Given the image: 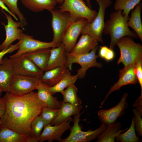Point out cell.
Segmentation results:
<instances>
[{"instance_id": "6da1fadb", "label": "cell", "mask_w": 142, "mask_h": 142, "mask_svg": "<svg viewBox=\"0 0 142 142\" xmlns=\"http://www.w3.org/2000/svg\"><path fill=\"white\" fill-rule=\"evenodd\" d=\"M3 98L5 109L0 125L30 136L32 123L40 115L45 104L33 91L21 95L6 92Z\"/></svg>"}, {"instance_id": "7a4b0ae2", "label": "cell", "mask_w": 142, "mask_h": 142, "mask_svg": "<svg viewBox=\"0 0 142 142\" xmlns=\"http://www.w3.org/2000/svg\"><path fill=\"white\" fill-rule=\"evenodd\" d=\"M120 10L112 12L109 19L105 22L103 33L109 35L111 38L109 48L113 50L117 42L122 37L128 36L135 39L139 38L134 31H131L128 25L129 17L123 15Z\"/></svg>"}, {"instance_id": "3957f363", "label": "cell", "mask_w": 142, "mask_h": 142, "mask_svg": "<svg viewBox=\"0 0 142 142\" xmlns=\"http://www.w3.org/2000/svg\"><path fill=\"white\" fill-rule=\"evenodd\" d=\"M120 52V56L117 63H121L124 67L134 63L137 59L142 56V45L134 42L132 38L123 37L116 42Z\"/></svg>"}, {"instance_id": "277c9868", "label": "cell", "mask_w": 142, "mask_h": 142, "mask_svg": "<svg viewBox=\"0 0 142 142\" xmlns=\"http://www.w3.org/2000/svg\"><path fill=\"white\" fill-rule=\"evenodd\" d=\"M99 8L97 15L93 21L87 23L84 26L81 34H88L103 44V31L105 22L104 19L107 8L112 4V0H97Z\"/></svg>"}, {"instance_id": "5b68a950", "label": "cell", "mask_w": 142, "mask_h": 142, "mask_svg": "<svg viewBox=\"0 0 142 142\" xmlns=\"http://www.w3.org/2000/svg\"><path fill=\"white\" fill-rule=\"evenodd\" d=\"M61 12H68L75 22L82 18L91 23L96 17L97 12L89 8L83 0H63L59 7Z\"/></svg>"}, {"instance_id": "8992f818", "label": "cell", "mask_w": 142, "mask_h": 142, "mask_svg": "<svg viewBox=\"0 0 142 142\" xmlns=\"http://www.w3.org/2000/svg\"><path fill=\"white\" fill-rule=\"evenodd\" d=\"M98 48V45L88 53L76 56L71 55L69 53L66 52L67 58L66 66L69 70H72L73 64L77 63L80 64L81 68L78 70L76 74L78 79L84 78L86 75L87 70L89 68L92 67L100 68L102 67V63L97 61L99 56L96 53Z\"/></svg>"}, {"instance_id": "52a82bcc", "label": "cell", "mask_w": 142, "mask_h": 142, "mask_svg": "<svg viewBox=\"0 0 142 142\" xmlns=\"http://www.w3.org/2000/svg\"><path fill=\"white\" fill-rule=\"evenodd\" d=\"M82 113L74 116L72 120L73 125L70 127V133L66 138L63 139L62 142H89L97 138L106 128L107 125L102 123L99 127L93 130L82 131L79 122Z\"/></svg>"}, {"instance_id": "ba28073f", "label": "cell", "mask_w": 142, "mask_h": 142, "mask_svg": "<svg viewBox=\"0 0 142 142\" xmlns=\"http://www.w3.org/2000/svg\"><path fill=\"white\" fill-rule=\"evenodd\" d=\"M40 81L36 77L13 75L6 92L17 95L26 94L36 89Z\"/></svg>"}, {"instance_id": "9c48e42d", "label": "cell", "mask_w": 142, "mask_h": 142, "mask_svg": "<svg viewBox=\"0 0 142 142\" xmlns=\"http://www.w3.org/2000/svg\"><path fill=\"white\" fill-rule=\"evenodd\" d=\"M50 12L52 16L51 23L53 36L52 41L59 45L67 29L72 22L75 21L68 12H61L57 9Z\"/></svg>"}, {"instance_id": "30bf717a", "label": "cell", "mask_w": 142, "mask_h": 142, "mask_svg": "<svg viewBox=\"0 0 142 142\" xmlns=\"http://www.w3.org/2000/svg\"><path fill=\"white\" fill-rule=\"evenodd\" d=\"M17 52L10 56V58L20 56L25 53L40 49L57 47L58 45L52 41L45 42L35 39L32 36L23 33L19 40Z\"/></svg>"}, {"instance_id": "8fae6325", "label": "cell", "mask_w": 142, "mask_h": 142, "mask_svg": "<svg viewBox=\"0 0 142 142\" xmlns=\"http://www.w3.org/2000/svg\"><path fill=\"white\" fill-rule=\"evenodd\" d=\"M10 59L13 66V75L29 76L39 78L44 73L25 54Z\"/></svg>"}, {"instance_id": "7c38bea8", "label": "cell", "mask_w": 142, "mask_h": 142, "mask_svg": "<svg viewBox=\"0 0 142 142\" xmlns=\"http://www.w3.org/2000/svg\"><path fill=\"white\" fill-rule=\"evenodd\" d=\"M128 95L124 94L118 103L115 106L109 109L101 110L98 111V116L100 121L107 125L116 122L118 118L125 113V110L129 106L127 101Z\"/></svg>"}, {"instance_id": "4fadbf2b", "label": "cell", "mask_w": 142, "mask_h": 142, "mask_svg": "<svg viewBox=\"0 0 142 142\" xmlns=\"http://www.w3.org/2000/svg\"><path fill=\"white\" fill-rule=\"evenodd\" d=\"M72 120L70 117L58 125L52 126L50 124L45 126L40 135L38 141H47L52 142L56 140L62 142V136L63 134L70 128V123Z\"/></svg>"}, {"instance_id": "5bb4252c", "label": "cell", "mask_w": 142, "mask_h": 142, "mask_svg": "<svg viewBox=\"0 0 142 142\" xmlns=\"http://www.w3.org/2000/svg\"><path fill=\"white\" fill-rule=\"evenodd\" d=\"M88 22L87 19L82 18L72 22L69 26L62 38L61 43L64 45L66 52L70 53L71 51L84 26Z\"/></svg>"}, {"instance_id": "9a60e30c", "label": "cell", "mask_w": 142, "mask_h": 142, "mask_svg": "<svg viewBox=\"0 0 142 142\" xmlns=\"http://www.w3.org/2000/svg\"><path fill=\"white\" fill-rule=\"evenodd\" d=\"M2 11L6 16L7 24L4 25L6 37L0 45V51L8 48L16 40H19L23 33V30L19 28L21 27L20 23L14 21L12 16L7 14L4 10L2 9Z\"/></svg>"}, {"instance_id": "2e32d148", "label": "cell", "mask_w": 142, "mask_h": 142, "mask_svg": "<svg viewBox=\"0 0 142 142\" xmlns=\"http://www.w3.org/2000/svg\"><path fill=\"white\" fill-rule=\"evenodd\" d=\"M135 66V63L124 67L123 69L119 70L118 80L110 88L105 98L101 103L100 108H102L108 96L113 92L119 90L123 86L137 83L138 80L134 71Z\"/></svg>"}, {"instance_id": "e0dca14e", "label": "cell", "mask_w": 142, "mask_h": 142, "mask_svg": "<svg viewBox=\"0 0 142 142\" xmlns=\"http://www.w3.org/2000/svg\"><path fill=\"white\" fill-rule=\"evenodd\" d=\"M51 48L45 71L57 67L66 66L67 63V58L66 52L62 43L57 47Z\"/></svg>"}, {"instance_id": "ac0fdd59", "label": "cell", "mask_w": 142, "mask_h": 142, "mask_svg": "<svg viewBox=\"0 0 142 142\" xmlns=\"http://www.w3.org/2000/svg\"><path fill=\"white\" fill-rule=\"evenodd\" d=\"M60 102L59 111L56 118L51 122V125H58L62 123L72 116L80 114L83 108L81 105H75L68 103Z\"/></svg>"}, {"instance_id": "d6986e66", "label": "cell", "mask_w": 142, "mask_h": 142, "mask_svg": "<svg viewBox=\"0 0 142 142\" xmlns=\"http://www.w3.org/2000/svg\"><path fill=\"white\" fill-rule=\"evenodd\" d=\"M79 40L71 51L72 55L76 56L88 53L98 45V42L90 35L82 34Z\"/></svg>"}, {"instance_id": "ffe728a7", "label": "cell", "mask_w": 142, "mask_h": 142, "mask_svg": "<svg viewBox=\"0 0 142 142\" xmlns=\"http://www.w3.org/2000/svg\"><path fill=\"white\" fill-rule=\"evenodd\" d=\"M49 86L40 80L36 88L38 90V96L46 106L52 109H59L60 106V102L57 100V97L53 96L49 89Z\"/></svg>"}, {"instance_id": "44dd1931", "label": "cell", "mask_w": 142, "mask_h": 142, "mask_svg": "<svg viewBox=\"0 0 142 142\" xmlns=\"http://www.w3.org/2000/svg\"><path fill=\"white\" fill-rule=\"evenodd\" d=\"M68 69L65 65L45 71L39 79L50 86H53L64 77Z\"/></svg>"}, {"instance_id": "7402d4cb", "label": "cell", "mask_w": 142, "mask_h": 142, "mask_svg": "<svg viewBox=\"0 0 142 142\" xmlns=\"http://www.w3.org/2000/svg\"><path fill=\"white\" fill-rule=\"evenodd\" d=\"M50 48L40 49L25 54L41 70L45 71L50 54Z\"/></svg>"}, {"instance_id": "603a6c76", "label": "cell", "mask_w": 142, "mask_h": 142, "mask_svg": "<svg viewBox=\"0 0 142 142\" xmlns=\"http://www.w3.org/2000/svg\"><path fill=\"white\" fill-rule=\"evenodd\" d=\"M13 75V66L10 58H3L0 64V88L6 92L9 83Z\"/></svg>"}, {"instance_id": "cb8c5ba5", "label": "cell", "mask_w": 142, "mask_h": 142, "mask_svg": "<svg viewBox=\"0 0 142 142\" xmlns=\"http://www.w3.org/2000/svg\"><path fill=\"white\" fill-rule=\"evenodd\" d=\"M26 8L34 12H38L45 9L49 11L55 8L58 3L55 0H21Z\"/></svg>"}, {"instance_id": "d4e9b609", "label": "cell", "mask_w": 142, "mask_h": 142, "mask_svg": "<svg viewBox=\"0 0 142 142\" xmlns=\"http://www.w3.org/2000/svg\"><path fill=\"white\" fill-rule=\"evenodd\" d=\"M29 136L0 125V142H27Z\"/></svg>"}, {"instance_id": "484cf974", "label": "cell", "mask_w": 142, "mask_h": 142, "mask_svg": "<svg viewBox=\"0 0 142 142\" xmlns=\"http://www.w3.org/2000/svg\"><path fill=\"white\" fill-rule=\"evenodd\" d=\"M142 3L140 2L131 10V16L128 22V25L133 29L142 42V24L141 19V11Z\"/></svg>"}, {"instance_id": "4316f807", "label": "cell", "mask_w": 142, "mask_h": 142, "mask_svg": "<svg viewBox=\"0 0 142 142\" xmlns=\"http://www.w3.org/2000/svg\"><path fill=\"white\" fill-rule=\"evenodd\" d=\"M121 123L120 122H115L107 125L105 129L97 137L98 142H114L116 135L121 133L128 128L120 130Z\"/></svg>"}, {"instance_id": "83f0119b", "label": "cell", "mask_w": 142, "mask_h": 142, "mask_svg": "<svg viewBox=\"0 0 142 142\" xmlns=\"http://www.w3.org/2000/svg\"><path fill=\"white\" fill-rule=\"evenodd\" d=\"M77 75H72L68 69L64 77L57 84L49 89L53 95L57 93H61L71 84L75 83L78 79Z\"/></svg>"}, {"instance_id": "f1b7e54d", "label": "cell", "mask_w": 142, "mask_h": 142, "mask_svg": "<svg viewBox=\"0 0 142 142\" xmlns=\"http://www.w3.org/2000/svg\"><path fill=\"white\" fill-rule=\"evenodd\" d=\"M78 91L74 83L70 84L60 93L63 96V101L75 105L81 104L82 101L78 96Z\"/></svg>"}, {"instance_id": "f546056e", "label": "cell", "mask_w": 142, "mask_h": 142, "mask_svg": "<svg viewBox=\"0 0 142 142\" xmlns=\"http://www.w3.org/2000/svg\"><path fill=\"white\" fill-rule=\"evenodd\" d=\"M45 126L44 121L40 115L32 121L31 126V133L27 142H38L43 129Z\"/></svg>"}, {"instance_id": "4dcf8cb0", "label": "cell", "mask_w": 142, "mask_h": 142, "mask_svg": "<svg viewBox=\"0 0 142 142\" xmlns=\"http://www.w3.org/2000/svg\"><path fill=\"white\" fill-rule=\"evenodd\" d=\"M141 0H115L113 6L115 11H123L122 12L123 15L129 17L130 11L133 9L138 4Z\"/></svg>"}, {"instance_id": "1f68e13d", "label": "cell", "mask_w": 142, "mask_h": 142, "mask_svg": "<svg viewBox=\"0 0 142 142\" xmlns=\"http://www.w3.org/2000/svg\"><path fill=\"white\" fill-rule=\"evenodd\" d=\"M140 138L136 135L134 116L132 118L130 126L126 132L120 133L116 136L115 139L116 141L121 142H138Z\"/></svg>"}, {"instance_id": "d6a6232c", "label": "cell", "mask_w": 142, "mask_h": 142, "mask_svg": "<svg viewBox=\"0 0 142 142\" xmlns=\"http://www.w3.org/2000/svg\"><path fill=\"white\" fill-rule=\"evenodd\" d=\"M7 6L11 12L18 17L21 27L24 29V27L27 24L26 19L22 13L21 12L17 6L18 0H0Z\"/></svg>"}, {"instance_id": "836d02e7", "label": "cell", "mask_w": 142, "mask_h": 142, "mask_svg": "<svg viewBox=\"0 0 142 142\" xmlns=\"http://www.w3.org/2000/svg\"><path fill=\"white\" fill-rule=\"evenodd\" d=\"M59 109H55L44 106L42 108L40 115L41 117L45 126L50 124L57 116Z\"/></svg>"}, {"instance_id": "e575fe53", "label": "cell", "mask_w": 142, "mask_h": 142, "mask_svg": "<svg viewBox=\"0 0 142 142\" xmlns=\"http://www.w3.org/2000/svg\"><path fill=\"white\" fill-rule=\"evenodd\" d=\"M134 116L135 128L137 134L139 137L142 136V119L141 115L136 108L132 110Z\"/></svg>"}, {"instance_id": "d590c367", "label": "cell", "mask_w": 142, "mask_h": 142, "mask_svg": "<svg viewBox=\"0 0 142 142\" xmlns=\"http://www.w3.org/2000/svg\"><path fill=\"white\" fill-rule=\"evenodd\" d=\"M134 71L142 93V56L138 58L135 62Z\"/></svg>"}, {"instance_id": "8d00e7d4", "label": "cell", "mask_w": 142, "mask_h": 142, "mask_svg": "<svg viewBox=\"0 0 142 142\" xmlns=\"http://www.w3.org/2000/svg\"><path fill=\"white\" fill-rule=\"evenodd\" d=\"M19 45V42L14 44L10 45L7 48L1 50L0 52V64L3 61L4 56L8 53H11L13 51L17 50Z\"/></svg>"}, {"instance_id": "74e56055", "label": "cell", "mask_w": 142, "mask_h": 142, "mask_svg": "<svg viewBox=\"0 0 142 142\" xmlns=\"http://www.w3.org/2000/svg\"><path fill=\"white\" fill-rule=\"evenodd\" d=\"M133 106L136 108L140 114L142 116V93L133 104Z\"/></svg>"}, {"instance_id": "f35d334b", "label": "cell", "mask_w": 142, "mask_h": 142, "mask_svg": "<svg viewBox=\"0 0 142 142\" xmlns=\"http://www.w3.org/2000/svg\"><path fill=\"white\" fill-rule=\"evenodd\" d=\"M100 47L98 56L101 58L104 59L109 48L106 46H100Z\"/></svg>"}, {"instance_id": "ab89813d", "label": "cell", "mask_w": 142, "mask_h": 142, "mask_svg": "<svg viewBox=\"0 0 142 142\" xmlns=\"http://www.w3.org/2000/svg\"><path fill=\"white\" fill-rule=\"evenodd\" d=\"M115 56V54L114 50L109 49L104 59L107 62L113 60Z\"/></svg>"}, {"instance_id": "60d3db41", "label": "cell", "mask_w": 142, "mask_h": 142, "mask_svg": "<svg viewBox=\"0 0 142 142\" xmlns=\"http://www.w3.org/2000/svg\"><path fill=\"white\" fill-rule=\"evenodd\" d=\"M0 7L1 8V9L4 10L7 12L12 16L17 21H18V19L17 17L16 16L12 13L7 7L0 0Z\"/></svg>"}, {"instance_id": "b9f144b4", "label": "cell", "mask_w": 142, "mask_h": 142, "mask_svg": "<svg viewBox=\"0 0 142 142\" xmlns=\"http://www.w3.org/2000/svg\"><path fill=\"white\" fill-rule=\"evenodd\" d=\"M5 103L3 98L0 99V118L3 114L5 111Z\"/></svg>"}, {"instance_id": "7bdbcfd3", "label": "cell", "mask_w": 142, "mask_h": 142, "mask_svg": "<svg viewBox=\"0 0 142 142\" xmlns=\"http://www.w3.org/2000/svg\"><path fill=\"white\" fill-rule=\"evenodd\" d=\"M86 2V4L88 7L92 9L91 4L90 0H85Z\"/></svg>"}, {"instance_id": "ee69618b", "label": "cell", "mask_w": 142, "mask_h": 142, "mask_svg": "<svg viewBox=\"0 0 142 142\" xmlns=\"http://www.w3.org/2000/svg\"><path fill=\"white\" fill-rule=\"evenodd\" d=\"M59 4H62L63 1V0H55Z\"/></svg>"}, {"instance_id": "f6af8a7d", "label": "cell", "mask_w": 142, "mask_h": 142, "mask_svg": "<svg viewBox=\"0 0 142 142\" xmlns=\"http://www.w3.org/2000/svg\"><path fill=\"white\" fill-rule=\"evenodd\" d=\"M3 92V90L0 88V99H1L2 98L1 97V95L2 94V93Z\"/></svg>"}]
</instances>
